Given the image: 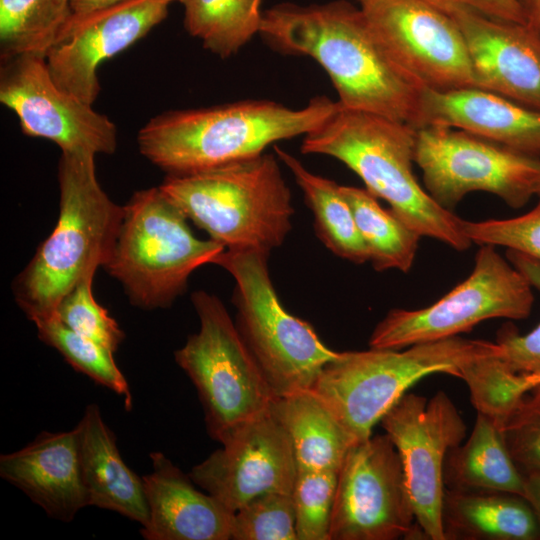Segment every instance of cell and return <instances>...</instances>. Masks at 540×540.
I'll list each match as a JSON object with an SVG mask.
<instances>
[{"mask_svg": "<svg viewBox=\"0 0 540 540\" xmlns=\"http://www.w3.org/2000/svg\"><path fill=\"white\" fill-rule=\"evenodd\" d=\"M126 0H70L69 7L73 14L81 15L106 8Z\"/></svg>", "mask_w": 540, "mask_h": 540, "instance_id": "cell-40", "label": "cell"}, {"mask_svg": "<svg viewBox=\"0 0 540 540\" xmlns=\"http://www.w3.org/2000/svg\"><path fill=\"white\" fill-rule=\"evenodd\" d=\"M188 218L160 187L135 192L104 269L117 279L130 302L143 309L169 307L182 295L190 275L225 250L197 238Z\"/></svg>", "mask_w": 540, "mask_h": 540, "instance_id": "cell-7", "label": "cell"}, {"mask_svg": "<svg viewBox=\"0 0 540 540\" xmlns=\"http://www.w3.org/2000/svg\"><path fill=\"white\" fill-rule=\"evenodd\" d=\"M500 354L497 342L459 336L414 344L404 351L338 352L310 389L358 443L372 435L374 425L421 378L434 373L462 378L477 359Z\"/></svg>", "mask_w": 540, "mask_h": 540, "instance_id": "cell-6", "label": "cell"}, {"mask_svg": "<svg viewBox=\"0 0 540 540\" xmlns=\"http://www.w3.org/2000/svg\"><path fill=\"white\" fill-rule=\"evenodd\" d=\"M462 229L471 243L506 247L540 263V200L533 209L518 217L463 220Z\"/></svg>", "mask_w": 540, "mask_h": 540, "instance_id": "cell-34", "label": "cell"}, {"mask_svg": "<svg viewBox=\"0 0 540 540\" xmlns=\"http://www.w3.org/2000/svg\"><path fill=\"white\" fill-rule=\"evenodd\" d=\"M34 324L38 337L55 348L75 370L122 396L126 409L132 408L128 383L114 361L113 352L71 330L55 317Z\"/></svg>", "mask_w": 540, "mask_h": 540, "instance_id": "cell-30", "label": "cell"}, {"mask_svg": "<svg viewBox=\"0 0 540 540\" xmlns=\"http://www.w3.org/2000/svg\"><path fill=\"white\" fill-rule=\"evenodd\" d=\"M526 25L540 39V0H516Z\"/></svg>", "mask_w": 540, "mask_h": 540, "instance_id": "cell-38", "label": "cell"}, {"mask_svg": "<svg viewBox=\"0 0 540 540\" xmlns=\"http://www.w3.org/2000/svg\"><path fill=\"white\" fill-rule=\"evenodd\" d=\"M95 272H88L61 300L54 317L71 330L114 353L125 334L107 309L94 298L92 285Z\"/></svg>", "mask_w": 540, "mask_h": 540, "instance_id": "cell-33", "label": "cell"}, {"mask_svg": "<svg viewBox=\"0 0 540 540\" xmlns=\"http://www.w3.org/2000/svg\"><path fill=\"white\" fill-rule=\"evenodd\" d=\"M379 422L400 456L417 525L425 538L445 540L444 463L467 430L458 409L444 391L429 400L405 393Z\"/></svg>", "mask_w": 540, "mask_h": 540, "instance_id": "cell-13", "label": "cell"}, {"mask_svg": "<svg viewBox=\"0 0 540 540\" xmlns=\"http://www.w3.org/2000/svg\"><path fill=\"white\" fill-rule=\"evenodd\" d=\"M500 430L519 471L524 476L540 474V401L524 395L506 414Z\"/></svg>", "mask_w": 540, "mask_h": 540, "instance_id": "cell-35", "label": "cell"}, {"mask_svg": "<svg viewBox=\"0 0 540 540\" xmlns=\"http://www.w3.org/2000/svg\"><path fill=\"white\" fill-rule=\"evenodd\" d=\"M71 15L70 7L57 0H0L1 59L45 56Z\"/></svg>", "mask_w": 540, "mask_h": 540, "instance_id": "cell-29", "label": "cell"}, {"mask_svg": "<svg viewBox=\"0 0 540 540\" xmlns=\"http://www.w3.org/2000/svg\"><path fill=\"white\" fill-rule=\"evenodd\" d=\"M446 126L540 158V111L476 87L423 88L414 127Z\"/></svg>", "mask_w": 540, "mask_h": 540, "instance_id": "cell-19", "label": "cell"}, {"mask_svg": "<svg viewBox=\"0 0 540 540\" xmlns=\"http://www.w3.org/2000/svg\"><path fill=\"white\" fill-rule=\"evenodd\" d=\"M57 2L63 7H68L70 0H57Z\"/></svg>", "mask_w": 540, "mask_h": 540, "instance_id": "cell-43", "label": "cell"}, {"mask_svg": "<svg viewBox=\"0 0 540 540\" xmlns=\"http://www.w3.org/2000/svg\"><path fill=\"white\" fill-rule=\"evenodd\" d=\"M177 0H126L86 14H73L45 59L53 80L66 92L93 105L100 84L97 69L148 34Z\"/></svg>", "mask_w": 540, "mask_h": 540, "instance_id": "cell-17", "label": "cell"}, {"mask_svg": "<svg viewBox=\"0 0 540 540\" xmlns=\"http://www.w3.org/2000/svg\"><path fill=\"white\" fill-rule=\"evenodd\" d=\"M338 472L297 471L292 499L297 540H330Z\"/></svg>", "mask_w": 540, "mask_h": 540, "instance_id": "cell-31", "label": "cell"}, {"mask_svg": "<svg viewBox=\"0 0 540 540\" xmlns=\"http://www.w3.org/2000/svg\"><path fill=\"white\" fill-rule=\"evenodd\" d=\"M0 102L14 112L25 135L50 140L61 151H116V125L58 86L44 55L1 59Z\"/></svg>", "mask_w": 540, "mask_h": 540, "instance_id": "cell-15", "label": "cell"}, {"mask_svg": "<svg viewBox=\"0 0 540 540\" xmlns=\"http://www.w3.org/2000/svg\"><path fill=\"white\" fill-rule=\"evenodd\" d=\"M269 410L290 439L297 471L339 472L356 443L311 389L274 397Z\"/></svg>", "mask_w": 540, "mask_h": 540, "instance_id": "cell-24", "label": "cell"}, {"mask_svg": "<svg viewBox=\"0 0 540 540\" xmlns=\"http://www.w3.org/2000/svg\"><path fill=\"white\" fill-rule=\"evenodd\" d=\"M443 479L446 488L525 495L524 475L513 462L500 427L479 411L466 442L448 452Z\"/></svg>", "mask_w": 540, "mask_h": 540, "instance_id": "cell-25", "label": "cell"}, {"mask_svg": "<svg viewBox=\"0 0 540 540\" xmlns=\"http://www.w3.org/2000/svg\"><path fill=\"white\" fill-rule=\"evenodd\" d=\"M200 329L175 351L194 384L212 439L266 412L274 395L222 301L206 291L191 295Z\"/></svg>", "mask_w": 540, "mask_h": 540, "instance_id": "cell-9", "label": "cell"}, {"mask_svg": "<svg viewBox=\"0 0 540 540\" xmlns=\"http://www.w3.org/2000/svg\"><path fill=\"white\" fill-rule=\"evenodd\" d=\"M222 448L195 465L190 478L232 513L268 492L292 494L297 466L290 439L268 409L233 429Z\"/></svg>", "mask_w": 540, "mask_h": 540, "instance_id": "cell-16", "label": "cell"}, {"mask_svg": "<svg viewBox=\"0 0 540 540\" xmlns=\"http://www.w3.org/2000/svg\"><path fill=\"white\" fill-rule=\"evenodd\" d=\"M159 187L225 249L270 253L292 228L291 192L272 154L167 174Z\"/></svg>", "mask_w": 540, "mask_h": 540, "instance_id": "cell-5", "label": "cell"}, {"mask_svg": "<svg viewBox=\"0 0 540 540\" xmlns=\"http://www.w3.org/2000/svg\"><path fill=\"white\" fill-rule=\"evenodd\" d=\"M290 170L314 217L321 242L336 256L355 264L369 261L367 248L357 229L352 210L335 181L310 172L295 156L275 147Z\"/></svg>", "mask_w": 540, "mask_h": 540, "instance_id": "cell-26", "label": "cell"}, {"mask_svg": "<svg viewBox=\"0 0 540 540\" xmlns=\"http://www.w3.org/2000/svg\"><path fill=\"white\" fill-rule=\"evenodd\" d=\"M441 10L463 35L474 86L540 111V39L524 24L464 6Z\"/></svg>", "mask_w": 540, "mask_h": 540, "instance_id": "cell-18", "label": "cell"}, {"mask_svg": "<svg viewBox=\"0 0 540 540\" xmlns=\"http://www.w3.org/2000/svg\"><path fill=\"white\" fill-rule=\"evenodd\" d=\"M184 26L203 47L221 58L237 53L260 32L262 0H177Z\"/></svg>", "mask_w": 540, "mask_h": 540, "instance_id": "cell-28", "label": "cell"}, {"mask_svg": "<svg viewBox=\"0 0 540 540\" xmlns=\"http://www.w3.org/2000/svg\"><path fill=\"white\" fill-rule=\"evenodd\" d=\"M0 475L57 520L69 522L89 505L76 429L42 432L22 449L1 455Z\"/></svg>", "mask_w": 540, "mask_h": 540, "instance_id": "cell-20", "label": "cell"}, {"mask_svg": "<svg viewBox=\"0 0 540 540\" xmlns=\"http://www.w3.org/2000/svg\"><path fill=\"white\" fill-rule=\"evenodd\" d=\"M75 429L89 505L117 512L145 526L149 510L143 479L125 464L115 436L96 404L86 407Z\"/></svg>", "mask_w": 540, "mask_h": 540, "instance_id": "cell-22", "label": "cell"}, {"mask_svg": "<svg viewBox=\"0 0 540 540\" xmlns=\"http://www.w3.org/2000/svg\"><path fill=\"white\" fill-rule=\"evenodd\" d=\"M500 359L516 374L540 376V324L527 334H519L512 325L504 326L497 335Z\"/></svg>", "mask_w": 540, "mask_h": 540, "instance_id": "cell-36", "label": "cell"}, {"mask_svg": "<svg viewBox=\"0 0 540 540\" xmlns=\"http://www.w3.org/2000/svg\"><path fill=\"white\" fill-rule=\"evenodd\" d=\"M259 249H225L212 262L235 281L236 328L274 397L310 389L338 351L313 327L290 314L272 283L268 257Z\"/></svg>", "mask_w": 540, "mask_h": 540, "instance_id": "cell-8", "label": "cell"}, {"mask_svg": "<svg viewBox=\"0 0 540 540\" xmlns=\"http://www.w3.org/2000/svg\"><path fill=\"white\" fill-rule=\"evenodd\" d=\"M259 34L279 53L319 63L341 107L414 127L424 87L389 56L361 8L346 0L278 4L263 12Z\"/></svg>", "mask_w": 540, "mask_h": 540, "instance_id": "cell-1", "label": "cell"}, {"mask_svg": "<svg viewBox=\"0 0 540 540\" xmlns=\"http://www.w3.org/2000/svg\"><path fill=\"white\" fill-rule=\"evenodd\" d=\"M415 148V127L339 104L304 135L301 144L304 154L327 155L344 163L372 195L385 200L421 237L464 251L472 243L463 232V219L442 207L419 184L413 172Z\"/></svg>", "mask_w": 540, "mask_h": 540, "instance_id": "cell-3", "label": "cell"}, {"mask_svg": "<svg viewBox=\"0 0 540 540\" xmlns=\"http://www.w3.org/2000/svg\"><path fill=\"white\" fill-rule=\"evenodd\" d=\"M231 540H297L292 495L261 494L233 513Z\"/></svg>", "mask_w": 540, "mask_h": 540, "instance_id": "cell-32", "label": "cell"}, {"mask_svg": "<svg viewBox=\"0 0 540 540\" xmlns=\"http://www.w3.org/2000/svg\"><path fill=\"white\" fill-rule=\"evenodd\" d=\"M95 155L61 151L57 224L13 282L15 300L32 322L53 318L61 300L109 260L123 218L100 186Z\"/></svg>", "mask_w": 540, "mask_h": 540, "instance_id": "cell-4", "label": "cell"}, {"mask_svg": "<svg viewBox=\"0 0 540 540\" xmlns=\"http://www.w3.org/2000/svg\"><path fill=\"white\" fill-rule=\"evenodd\" d=\"M525 478L524 498L531 506L538 522L540 532V474H529Z\"/></svg>", "mask_w": 540, "mask_h": 540, "instance_id": "cell-39", "label": "cell"}, {"mask_svg": "<svg viewBox=\"0 0 540 540\" xmlns=\"http://www.w3.org/2000/svg\"><path fill=\"white\" fill-rule=\"evenodd\" d=\"M439 9L460 5L487 16L524 24L522 11L516 0H427Z\"/></svg>", "mask_w": 540, "mask_h": 540, "instance_id": "cell-37", "label": "cell"}, {"mask_svg": "<svg viewBox=\"0 0 540 540\" xmlns=\"http://www.w3.org/2000/svg\"><path fill=\"white\" fill-rule=\"evenodd\" d=\"M424 536L415 521L400 456L387 434L354 444L338 472L330 540Z\"/></svg>", "mask_w": 540, "mask_h": 540, "instance_id": "cell-12", "label": "cell"}, {"mask_svg": "<svg viewBox=\"0 0 540 540\" xmlns=\"http://www.w3.org/2000/svg\"><path fill=\"white\" fill-rule=\"evenodd\" d=\"M389 56L424 88L475 87L456 22L427 0H358Z\"/></svg>", "mask_w": 540, "mask_h": 540, "instance_id": "cell-14", "label": "cell"}, {"mask_svg": "<svg viewBox=\"0 0 540 540\" xmlns=\"http://www.w3.org/2000/svg\"><path fill=\"white\" fill-rule=\"evenodd\" d=\"M531 396L536 400L540 401V385L534 387L531 391Z\"/></svg>", "mask_w": 540, "mask_h": 540, "instance_id": "cell-42", "label": "cell"}, {"mask_svg": "<svg viewBox=\"0 0 540 540\" xmlns=\"http://www.w3.org/2000/svg\"><path fill=\"white\" fill-rule=\"evenodd\" d=\"M530 391L540 385V376L525 375Z\"/></svg>", "mask_w": 540, "mask_h": 540, "instance_id": "cell-41", "label": "cell"}, {"mask_svg": "<svg viewBox=\"0 0 540 540\" xmlns=\"http://www.w3.org/2000/svg\"><path fill=\"white\" fill-rule=\"evenodd\" d=\"M415 163L426 191L451 210L475 191L518 209L540 197V158L446 126L416 129Z\"/></svg>", "mask_w": 540, "mask_h": 540, "instance_id": "cell-11", "label": "cell"}, {"mask_svg": "<svg viewBox=\"0 0 540 540\" xmlns=\"http://www.w3.org/2000/svg\"><path fill=\"white\" fill-rule=\"evenodd\" d=\"M442 525L445 540H540L529 503L507 492L445 487Z\"/></svg>", "mask_w": 540, "mask_h": 540, "instance_id": "cell-23", "label": "cell"}, {"mask_svg": "<svg viewBox=\"0 0 540 540\" xmlns=\"http://www.w3.org/2000/svg\"><path fill=\"white\" fill-rule=\"evenodd\" d=\"M359 234L376 271L396 269L407 273L416 257L421 236L390 209L380 206L367 189L342 186Z\"/></svg>", "mask_w": 540, "mask_h": 540, "instance_id": "cell-27", "label": "cell"}, {"mask_svg": "<svg viewBox=\"0 0 540 540\" xmlns=\"http://www.w3.org/2000/svg\"><path fill=\"white\" fill-rule=\"evenodd\" d=\"M531 286L494 246L480 245L464 281L428 307L390 310L371 333L369 347L398 350L458 336L489 319H525L534 302Z\"/></svg>", "mask_w": 540, "mask_h": 540, "instance_id": "cell-10", "label": "cell"}, {"mask_svg": "<svg viewBox=\"0 0 540 540\" xmlns=\"http://www.w3.org/2000/svg\"><path fill=\"white\" fill-rule=\"evenodd\" d=\"M152 472L143 479L149 518L146 540H231L233 513L198 490L163 453L153 452Z\"/></svg>", "mask_w": 540, "mask_h": 540, "instance_id": "cell-21", "label": "cell"}, {"mask_svg": "<svg viewBox=\"0 0 540 540\" xmlns=\"http://www.w3.org/2000/svg\"><path fill=\"white\" fill-rule=\"evenodd\" d=\"M337 107V101L317 96L299 109L242 100L170 110L151 118L137 143L140 153L167 174L186 173L251 158L275 142L306 135Z\"/></svg>", "mask_w": 540, "mask_h": 540, "instance_id": "cell-2", "label": "cell"}]
</instances>
